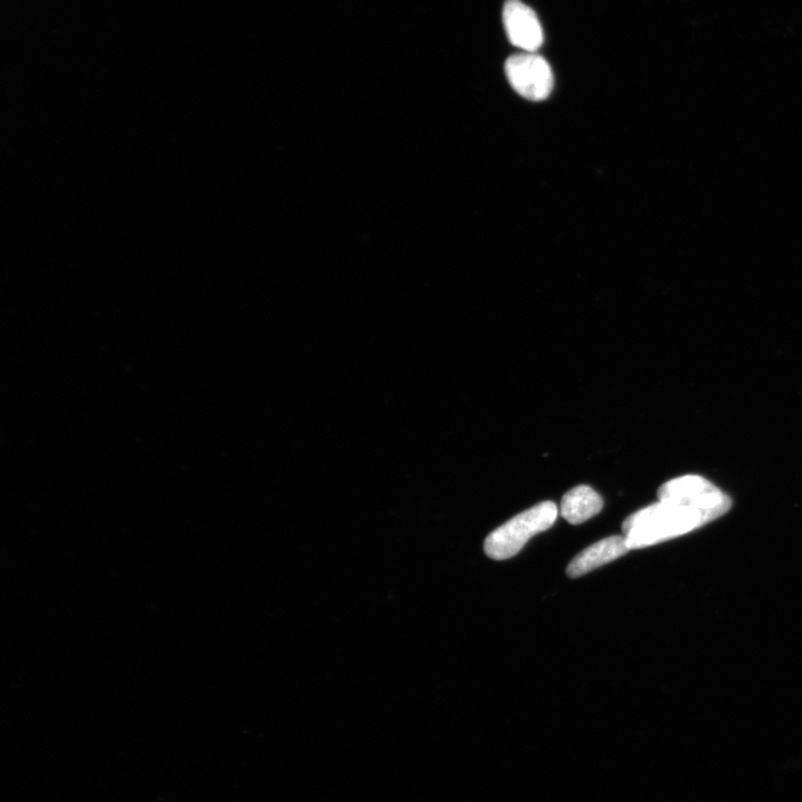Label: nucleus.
Segmentation results:
<instances>
[{"label":"nucleus","instance_id":"nucleus-1","mask_svg":"<svg viewBox=\"0 0 802 802\" xmlns=\"http://www.w3.org/2000/svg\"><path fill=\"white\" fill-rule=\"evenodd\" d=\"M730 497L715 487L710 492L686 502H661L642 508L622 526L629 550L645 549L676 539L725 515Z\"/></svg>","mask_w":802,"mask_h":802},{"label":"nucleus","instance_id":"nucleus-3","mask_svg":"<svg viewBox=\"0 0 802 802\" xmlns=\"http://www.w3.org/2000/svg\"><path fill=\"white\" fill-rule=\"evenodd\" d=\"M508 82L514 90L531 101H543L552 93V68L540 55L522 52L508 58L505 64Z\"/></svg>","mask_w":802,"mask_h":802},{"label":"nucleus","instance_id":"nucleus-6","mask_svg":"<svg viewBox=\"0 0 802 802\" xmlns=\"http://www.w3.org/2000/svg\"><path fill=\"white\" fill-rule=\"evenodd\" d=\"M603 498L590 486L581 485L567 492L561 503V515L572 525H580L598 515L603 508Z\"/></svg>","mask_w":802,"mask_h":802},{"label":"nucleus","instance_id":"nucleus-2","mask_svg":"<svg viewBox=\"0 0 802 802\" xmlns=\"http://www.w3.org/2000/svg\"><path fill=\"white\" fill-rule=\"evenodd\" d=\"M559 510L551 501L542 502L498 527L487 536L484 550L495 561L512 559L520 553L533 536L549 530Z\"/></svg>","mask_w":802,"mask_h":802},{"label":"nucleus","instance_id":"nucleus-5","mask_svg":"<svg viewBox=\"0 0 802 802\" xmlns=\"http://www.w3.org/2000/svg\"><path fill=\"white\" fill-rule=\"evenodd\" d=\"M628 552L630 550L624 536L606 537L576 555L567 566L566 573L571 579H576V577L588 574L598 567L620 559Z\"/></svg>","mask_w":802,"mask_h":802},{"label":"nucleus","instance_id":"nucleus-4","mask_svg":"<svg viewBox=\"0 0 802 802\" xmlns=\"http://www.w3.org/2000/svg\"><path fill=\"white\" fill-rule=\"evenodd\" d=\"M503 23L508 39L523 52L536 53L542 46L544 34L539 18L521 0H507Z\"/></svg>","mask_w":802,"mask_h":802}]
</instances>
